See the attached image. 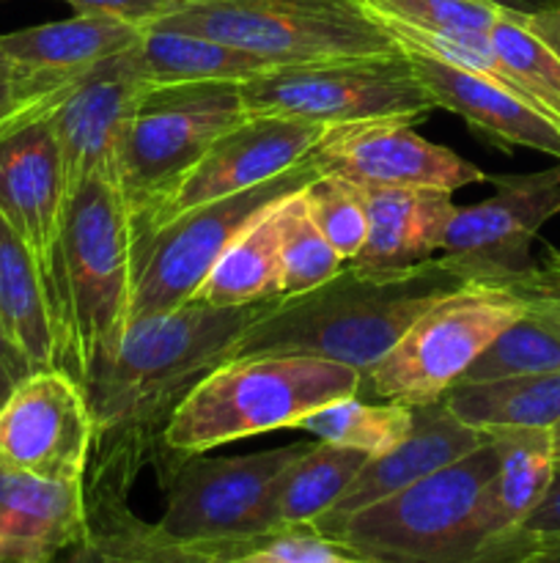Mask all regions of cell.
I'll return each instance as SVG.
<instances>
[{
  "instance_id": "obj_18",
  "label": "cell",
  "mask_w": 560,
  "mask_h": 563,
  "mask_svg": "<svg viewBox=\"0 0 560 563\" xmlns=\"http://www.w3.org/2000/svg\"><path fill=\"white\" fill-rule=\"evenodd\" d=\"M412 412H415L412 432L399 445L366 462V467L357 473V478L340 495L338 504L313 522L318 533L327 537L346 517L412 487L415 482L443 471V467L453 465L489 440V434L459 421L445 407L443 399L412 407Z\"/></svg>"
},
{
  "instance_id": "obj_37",
  "label": "cell",
  "mask_w": 560,
  "mask_h": 563,
  "mask_svg": "<svg viewBox=\"0 0 560 563\" xmlns=\"http://www.w3.org/2000/svg\"><path fill=\"white\" fill-rule=\"evenodd\" d=\"M64 3H69L75 14L113 16L137 31H146V27L179 14L192 0H64Z\"/></svg>"
},
{
  "instance_id": "obj_45",
  "label": "cell",
  "mask_w": 560,
  "mask_h": 563,
  "mask_svg": "<svg viewBox=\"0 0 560 563\" xmlns=\"http://www.w3.org/2000/svg\"><path fill=\"white\" fill-rule=\"evenodd\" d=\"M549 438H552V456L555 465H560V421L549 429Z\"/></svg>"
},
{
  "instance_id": "obj_4",
  "label": "cell",
  "mask_w": 560,
  "mask_h": 563,
  "mask_svg": "<svg viewBox=\"0 0 560 563\" xmlns=\"http://www.w3.org/2000/svg\"><path fill=\"white\" fill-rule=\"evenodd\" d=\"M357 394L360 372L344 363L313 355L231 357L212 368L173 412L154 471L163 482L184 456L294 429L318 407Z\"/></svg>"
},
{
  "instance_id": "obj_28",
  "label": "cell",
  "mask_w": 560,
  "mask_h": 563,
  "mask_svg": "<svg viewBox=\"0 0 560 563\" xmlns=\"http://www.w3.org/2000/svg\"><path fill=\"white\" fill-rule=\"evenodd\" d=\"M300 192V190H296ZM283 201L258 214L220 256L192 302L228 308L280 297V209Z\"/></svg>"
},
{
  "instance_id": "obj_19",
  "label": "cell",
  "mask_w": 560,
  "mask_h": 563,
  "mask_svg": "<svg viewBox=\"0 0 560 563\" xmlns=\"http://www.w3.org/2000/svg\"><path fill=\"white\" fill-rule=\"evenodd\" d=\"M368 212V236L349 262L368 275H395L432 262L443 251L456 212L453 192L428 187H357Z\"/></svg>"
},
{
  "instance_id": "obj_2",
  "label": "cell",
  "mask_w": 560,
  "mask_h": 563,
  "mask_svg": "<svg viewBox=\"0 0 560 563\" xmlns=\"http://www.w3.org/2000/svg\"><path fill=\"white\" fill-rule=\"evenodd\" d=\"M467 280L443 258L395 275L340 273L311 291L280 297L231 344L242 355H313L368 372L423 311Z\"/></svg>"
},
{
  "instance_id": "obj_23",
  "label": "cell",
  "mask_w": 560,
  "mask_h": 563,
  "mask_svg": "<svg viewBox=\"0 0 560 563\" xmlns=\"http://www.w3.org/2000/svg\"><path fill=\"white\" fill-rule=\"evenodd\" d=\"M132 493L86 489V537L64 563H214L206 542H181L132 511Z\"/></svg>"
},
{
  "instance_id": "obj_35",
  "label": "cell",
  "mask_w": 560,
  "mask_h": 563,
  "mask_svg": "<svg viewBox=\"0 0 560 563\" xmlns=\"http://www.w3.org/2000/svg\"><path fill=\"white\" fill-rule=\"evenodd\" d=\"M234 563H379L313 526L272 531Z\"/></svg>"
},
{
  "instance_id": "obj_21",
  "label": "cell",
  "mask_w": 560,
  "mask_h": 563,
  "mask_svg": "<svg viewBox=\"0 0 560 563\" xmlns=\"http://www.w3.org/2000/svg\"><path fill=\"white\" fill-rule=\"evenodd\" d=\"M143 31L113 16L75 14L47 25L0 36V55L25 75L55 88H71L102 60L141 42Z\"/></svg>"
},
{
  "instance_id": "obj_44",
  "label": "cell",
  "mask_w": 560,
  "mask_h": 563,
  "mask_svg": "<svg viewBox=\"0 0 560 563\" xmlns=\"http://www.w3.org/2000/svg\"><path fill=\"white\" fill-rule=\"evenodd\" d=\"M489 3H494L497 9H503V11H511V14L527 16V14H536V11L547 9L552 0H489Z\"/></svg>"
},
{
  "instance_id": "obj_13",
  "label": "cell",
  "mask_w": 560,
  "mask_h": 563,
  "mask_svg": "<svg viewBox=\"0 0 560 563\" xmlns=\"http://www.w3.org/2000/svg\"><path fill=\"white\" fill-rule=\"evenodd\" d=\"M318 174L355 187H428L456 192L489 181L470 159L426 141L412 121L384 119L329 126L307 154Z\"/></svg>"
},
{
  "instance_id": "obj_30",
  "label": "cell",
  "mask_w": 560,
  "mask_h": 563,
  "mask_svg": "<svg viewBox=\"0 0 560 563\" xmlns=\"http://www.w3.org/2000/svg\"><path fill=\"white\" fill-rule=\"evenodd\" d=\"M494 58L511 77L516 91L560 124V58L552 47L541 42L519 14L500 11L497 22L489 31Z\"/></svg>"
},
{
  "instance_id": "obj_27",
  "label": "cell",
  "mask_w": 560,
  "mask_h": 563,
  "mask_svg": "<svg viewBox=\"0 0 560 563\" xmlns=\"http://www.w3.org/2000/svg\"><path fill=\"white\" fill-rule=\"evenodd\" d=\"M0 322L25 352L33 372L58 368L53 313L42 273L25 242L0 218Z\"/></svg>"
},
{
  "instance_id": "obj_11",
  "label": "cell",
  "mask_w": 560,
  "mask_h": 563,
  "mask_svg": "<svg viewBox=\"0 0 560 563\" xmlns=\"http://www.w3.org/2000/svg\"><path fill=\"white\" fill-rule=\"evenodd\" d=\"M494 196L456 207L439 258L467 284L511 289L536 269L533 242L560 214V163L536 174L489 176Z\"/></svg>"
},
{
  "instance_id": "obj_40",
  "label": "cell",
  "mask_w": 560,
  "mask_h": 563,
  "mask_svg": "<svg viewBox=\"0 0 560 563\" xmlns=\"http://www.w3.org/2000/svg\"><path fill=\"white\" fill-rule=\"evenodd\" d=\"M508 291L514 295H530V291H560V251L558 247L547 245V262L533 269L527 278H522L519 284L511 286Z\"/></svg>"
},
{
  "instance_id": "obj_32",
  "label": "cell",
  "mask_w": 560,
  "mask_h": 563,
  "mask_svg": "<svg viewBox=\"0 0 560 563\" xmlns=\"http://www.w3.org/2000/svg\"><path fill=\"white\" fill-rule=\"evenodd\" d=\"M549 372H560V339L536 317L525 313L475 357L459 383H489Z\"/></svg>"
},
{
  "instance_id": "obj_39",
  "label": "cell",
  "mask_w": 560,
  "mask_h": 563,
  "mask_svg": "<svg viewBox=\"0 0 560 563\" xmlns=\"http://www.w3.org/2000/svg\"><path fill=\"white\" fill-rule=\"evenodd\" d=\"M27 374H33L31 361H27L25 352L14 344L9 330L0 322V405L9 399L11 390H14Z\"/></svg>"
},
{
  "instance_id": "obj_41",
  "label": "cell",
  "mask_w": 560,
  "mask_h": 563,
  "mask_svg": "<svg viewBox=\"0 0 560 563\" xmlns=\"http://www.w3.org/2000/svg\"><path fill=\"white\" fill-rule=\"evenodd\" d=\"M519 20L525 22V25L530 27V31L536 33L547 47H552L555 55L560 58V0H552L547 9L536 11V14H527V16L519 14Z\"/></svg>"
},
{
  "instance_id": "obj_36",
  "label": "cell",
  "mask_w": 560,
  "mask_h": 563,
  "mask_svg": "<svg viewBox=\"0 0 560 563\" xmlns=\"http://www.w3.org/2000/svg\"><path fill=\"white\" fill-rule=\"evenodd\" d=\"M66 91L69 88L47 86V82L25 75L0 55V135L9 132L11 126L33 119V115L49 113L64 99Z\"/></svg>"
},
{
  "instance_id": "obj_3",
  "label": "cell",
  "mask_w": 560,
  "mask_h": 563,
  "mask_svg": "<svg viewBox=\"0 0 560 563\" xmlns=\"http://www.w3.org/2000/svg\"><path fill=\"white\" fill-rule=\"evenodd\" d=\"M130 302V214L119 181L91 176L66 203L53 306L58 368L80 388L119 346Z\"/></svg>"
},
{
  "instance_id": "obj_8",
  "label": "cell",
  "mask_w": 560,
  "mask_h": 563,
  "mask_svg": "<svg viewBox=\"0 0 560 563\" xmlns=\"http://www.w3.org/2000/svg\"><path fill=\"white\" fill-rule=\"evenodd\" d=\"M525 313V300L503 286L464 284L423 311L393 350L360 374L357 396L410 407L443 399L475 357Z\"/></svg>"
},
{
  "instance_id": "obj_43",
  "label": "cell",
  "mask_w": 560,
  "mask_h": 563,
  "mask_svg": "<svg viewBox=\"0 0 560 563\" xmlns=\"http://www.w3.org/2000/svg\"><path fill=\"white\" fill-rule=\"evenodd\" d=\"M516 563H560V539L536 542Z\"/></svg>"
},
{
  "instance_id": "obj_17",
  "label": "cell",
  "mask_w": 560,
  "mask_h": 563,
  "mask_svg": "<svg viewBox=\"0 0 560 563\" xmlns=\"http://www.w3.org/2000/svg\"><path fill=\"white\" fill-rule=\"evenodd\" d=\"M324 132L327 126L311 124V121L283 119V115H247L214 141V146L184 176V181L176 187L163 209L146 225L132 231V236L192 207L272 181L275 176L300 165L322 141Z\"/></svg>"
},
{
  "instance_id": "obj_1",
  "label": "cell",
  "mask_w": 560,
  "mask_h": 563,
  "mask_svg": "<svg viewBox=\"0 0 560 563\" xmlns=\"http://www.w3.org/2000/svg\"><path fill=\"white\" fill-rule=\"evenodd\" d=\"M278 300L228 308L190 300L126 324L113 355L82 385L93 423L82 487L132 493L163 456L165 429L181 401Z\"/></svg>"
},
{
  "instance_id": "obj_29",
  "label": "cell",
  "mask_w": 560,
  "mask_h": 563,
  "mask_svg": "<svg viewBox=\"0 0 560 563\" xmlns=\"http://www.w3.org/2000/svg\"><path fill=\"white\" fill-rule=\"evenodd\" d=\"M415 412L410 405L399 401H362L360 396L329 401L316 412L302 418L294 429L316 434V440L346 449L366 451L368 456H379L399 445L412 432Z\"/></svg>"
},
{
  "instance_id": "obj_9",
  "label": "cell",
  "mask_w": 560,
  "mask_h": 563,
  "mask_svg": "<svg viewBox=\"0 0 560 563\" xmlns=\"http://www.w3.org/2000/svg\"><path fill=\"white\" fill-rule=\"evenodd\" d=\"M247 115H283L318 126L428 119L437 102L404 49L390 55L272 66L242 82Z\"/></svg>"
},
{
  "instance_id": "obj_31",
  "label": "cell",
  "mask_w": 560,
  "mask_h": 563,
  "mask_svg": "<svg viewBox=\"0 0 560 563\" xmlns=\"http://www.w3.org/2000/svg\"><path fill=\"white\" fill-rule=\"evenodd\" d=\"M346 267L307 214L302 190L280 209V297L311 291Z\"/></svg>"
},
{
  "instance_id": "obj_33",
  "label": "cell",
  "mask_w": 560,
  "mask_h": 563,
  "mask_svg": "<svg viewBox=\"0 0 560 563\" xmlns=\"http://www.w3.org/2000/svg\"><path fill=\"white\" fill-rule=\"evenodd\" d=\"M302 201L324 240L349 264L368 236V212L357 187L338 176L316 174L302 187Z\"/></svg>"
},
{
  "instance_id": "obj_15",
  "label": "cell",
  "mask_w": 560,
  "mask_h": 563,
  "mask_svg": "<svg viewBox=\"0 0 560 563\" xmlns=\"http://www.w3.org/2000/svg\"><path fill=\"white\" fill-rule=\"evenodd\" d=\"M49 113L33 115L0 135V218L31 251L53 313L60 225L69 190Z\"/></svg>"
},
{
  "instance_id": "obj_10",
  "label": "cell",
  "mask_w": 560,
  "mask_h": 563,
  "mask_svg": "<svg viewBox=\"0 0 560 563\" xmlns=\"http://www.w3.org/2000/svg\"><path fill=\"white\" fill-rule=\"evenodd\" d=\"M318 168L302 159L272 181L201 203L132 236L130 322L187 306L231 242L283 198L307 185Z\"/></svg>"
},
{
  "instance_id": "obj_46",
  "label": "cell",
  "mask_w": 560,
  "mask_h": 563,
  "mask_svg": "<svg viewBox=\"0 0 560 563\" xmlns=\"http://www.w3.org/2000/svg\"><path fill=\"white\" fill-rule=\"evenodd\" d=\"M53 563H64V559H58V561H53Z\"/></svg>"
},
{
  "instance_id": "obj_5",
  "label": "cell",
  "mask_w": 560,
  "mask_h": 563,
  "mask_svg": "<svg viewBox=\"0 0 560 563\" xmlns=\"http://www.w3.org/2000/svg\"><path fill=\"white\" fill-rule=\"evenodd\" d=\"M497 473L492 440L412 487L346 517L329 539L379 563H511L483 526V493Z\"/></svg>"
},
{
  "instance_id": "obj_14",
  "label": "cell",
  "mask_w": 560,
  "mask_h": 563,
  "mask_svg": "<svg viewBox=\"0 0 560 563\" xmlns=\"http://www.w3.org/2000/svg\"><path fill=\"white\" fill-rule=\"evenodd\" d=\"M91 440L86 394L60 368L27 374L0 405V467L82 482Z\"/></svg>"
},
{
  "instance_id": "obj_42",
  "label": "cell",
  "mask_w": 560,
  "mask_h": 563,
  "mask_svg": "<svg viewBox=\"0 0 560 563\" xmlns=\"http://www.w3.org/2000/svg\"><path fill=\"white\" fill-rule=\"evenodd\" d=\"M519 297L525 300L527 313L560 339V291H530Z\"/></svg>"
},
{
  "instance_id": "obj_25",
  "label": "cell",
  "mask_w": 560,
  "mask_h": 563,
  "mask_svg": "<svg viewBox=\"0 0 560 563\" xmlns=\"http://www.w3.org/2000/svg\"><path fill=\"white\" fill-rule=\"evenodd\" d=\"M443 401L459 421L483 434L497 429H552L560 421V372L456 383Z\"/></svg>"
},
{
  "instance_id": "obj_34",
  "label": "cell",
  "mask_w": 560,
  "mask_h": 563,
  "mask_svg": "<svg viewBox=\"0 0 560 563\" xmlns=\"http://www.w3.org/2000/svg\"><path fill=\"white\" fill-rule=\"evenodd\" d=\"M362 3L379 16L453 38H486L503 11L489 0H362Z\"/></svg>"
},
{
  "instance_id": "obj_20",
  "label": "cell",
  "mask_w": 560,
  "mask_h": 563,
  "mask_svg": "<svg viewBox=\"0 0 560 563\" xmlns=\"http://www.w3.org/2000/svg\"><path fill=\"white\" fill-rule=\"evenodd\" d=\"M82 537V482L0 467V563H53Z\"/></svg>"
},
{
  "instance_id": "obj_38",
  "label": "cell",
  "mask_w": 560,
  "mask_h": 563,
  "mask_svg": "<svg viewBox=\"0 0 560 563\" xmlns=\"http://www.w3.org/2000/svg\"><path fill=\"white\" fill-rule=\"evenodd\" d=\"M519 539L525 544V553L536 542L560 539V465H555L552 482H549L544 498L519 526Z\"/></svg>"
},
{
  "instance_id": "obj_24",
  "label": "cell",
  "mask_w": 560,
  "mask_h": 563,
  "mask_svg": "<svg viewBox=\"0 0 560 563\" xmlns=\"http://www.w3.org/2000/svg\"><path fill=\"white\" fill-rule=\"evenodd\" d=\"M368 460L366 451L346 445L322 440L307 445L269 487L256 517L258 533L313 526L338 504Z\"/></svg>"
},
{
  "instance_id": "obj_7",
  "label": "cell",
  "mask_w": 560,
  "mask_h": 563,
  "mask_svg": "<svg viewBox=\"0 0 560 563\" xmlns=\"http://www.w3.org/2000/svg\"><path fill=\"white\" fill-rule=\"evenodd\" d=\"M242 82L152 86L119 152V190L130 231L146 225L223 132L247 119Z\"/></svg>"
},
{
  "instance_id": "obj_22",
  "label": "cell",
  "mask_w": 560,
  "mask_h": 563,
  "mask_svg": "<svg viewBox=\"0 0 560 563\" xmlns=\"http://www.w3.org/2000/svg\"><path fill=\"white\" fill-rule=\"evenodd\" d=\"M489 440L497 449V473L483 493V526L494 548L516 563L525 555L519 526L552 482V438L549 429H497Z\"/></svg>"
},
{
  "instance_id": "obj_6",
  "label": "cell",
  "mask_w": 560,
  "mask_h": 563,
  "mask_svg": "<svg viewBox=\"0 0 560 563\" xmlns=\"http://www.w3.org/2000/svg\"><path fill=\"white\" fill-rule=\"evenodd\" d=\"M157 25L217 38L272 66L401 49L362 0H192Z\"/></svg>"
},
{
  "instance_id": "obj_26",
  "label": "cell",
  "mask_w": 560,
  "mask_h": 563,
  "mask_svg": "<svg viewBox=\"0 0 560 563\" xmlns=\"http://www.w3.org/2000/svg\"><path fill=\"white\" fill-rule=\"evenodd\" d=\"M141 64L152 86L176 82H247L272 69V64L239 47L176 31V27H146L137 42Z\"/></svg>"
},
{
  "instance_id": "obj_16",
  "label": "cell",
  "mask_w": 560,
  "mask_h": 563,
  "mask_svg": "<svg viewBox=\"0 0 560 563\" xmlns=\"http://www.w3.org/2000/svg\"><path fill=\"white\" fill-rule=\"evenodd\" d=\"M148 88L152 82L135 44L102 60L55 104L49 124L58 137L69 196L91 176H119L126 126Z\"/></svg>"
},
{
  "instance_id": "obj_12",
  "label": "cell",
  "mask_w": 560,
  "mask_h": 563,
  "mask_svg": "<svg viewBox=\"0 0 560 563\" xmlns=\"http://www.w3.org/2000/svg\"><path fill=\"white\" fill-rule=\"evenodd\" d=\"M311 443L245 456H184L159 482L165 511L157 528L181 542H220V539L261 537L258 509L275 478Z\"/></svg>"
}]
</instances>
